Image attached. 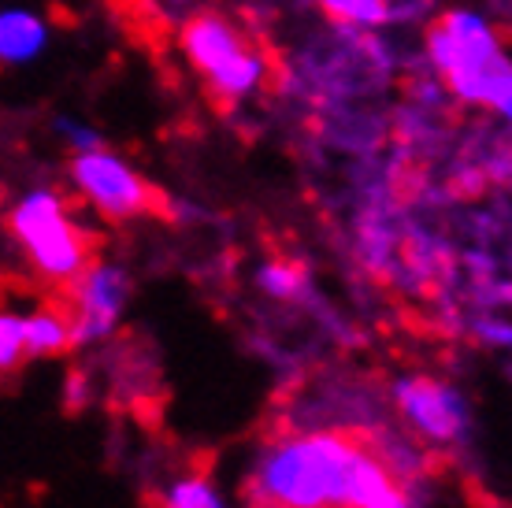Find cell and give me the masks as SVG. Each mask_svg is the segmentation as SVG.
Wrapping results in <instances>:
<instances>
[{
    "label": "cell",
    "mask_w": 512,
    "mask_h": 508,
    "mask_svg": "<svg viewBox=\"0 0 512 508\" xmlns=\"http://www.w3.org/2000/svg\"><path fill=\"white\" fill-rule=\"evenodd\" d=\"M412 460L368 431L286 438L260 457L249 486L253 508H416Z\"/></svg>",
    "instance_id": "1"
},
{
    "label": "cell",
    "mask_w": 512,
    "mask_h": 508,
    "mask_svg": "<svg viewBox=\"0 0 512 508\" xmlns=\"http://www.w3.org/2000/svg\"><path fill=\"white\" fill-rule=\"evenodd\" d=\"M397 405L412 427L427 434L431 442H453L468 427L464 401L435 379H405L397 386Z\"/></svg>",
    "instance_id": "7"
},
{
    "label": "cell",
    "mask_w": 512,
    "mask_h": 508,
    "mask_svg": "<svg viewBox=\"0 0 512 508\" xmlns=\"http://www.w3.org/2000/svg\"><path fill=\"white\" fill-rule=\"evenodd\" d=\"M260 286L268 293H275V297H294L305 286V279H301V267L279 260V264H268L260 271Z\"/></svg>",
    "instance_id": "11"
},
{
    "label": "cell",
    "mask_w": 512,
    "mask_h": 508,
    "mask_svg": "<svg viewBox=\"0 0 512 508\" xmlns=\"http://www.w3.org/2000/svg\"><path fill=\"white\" fill-rule=\"evenodd\" d=\"M8 230L34 275L52 286H71L97 264L93 238L56 190H26L8 212Z\"/></svg>",
    "instance_id": "4"
},
{
    "label": "cell",
    "mask_w": 512,
    "mask_h": 508,
    "mask_svg": "<svg viewBox=\"0 0 512 508\" xmlns=\"http://www.w3.org/2000/svg\"><path fill=\"white\" fill-rule=\"evenodd\" d=\"M15 356H19V360L26 356V319L4 316V323H0V360H4V371H8V375H12V368H15Z\"/></svg>",
    "instance_id": "12"
},
{
    "label": "cell",
    "mask_w": 512,
    "mask_h": 508,
    "mask_svg": "<svg viewBox=\"0 0 512 508\" xmlns=\"http://www.w3.org/2000/svg\"><path fill=\"white\" fill-rule=\"evenodd\" d=\"M423 60L438 89L464 108L490 112L512 78V45L494 19L475 8H449L423 30Z\"/></svg>",
    "instance_id": "2"
},
{
    "label": "cell",
    "mask_w": 512,
    "mask_h": 508,
    "mask_svg": "<svg viewBox=\"0 0 512 508\" xmlns=\"http://www.w3.org/2000/svg\"><path fill=\"white\" fill-rule=\"evenodd\" d=\"M56 138H64V145L71 153H86V149H97L101 138H97V130H90L86 123H78V119H56Z\"/></svg>",
    "instance_id": "13"
},
{
    "label": "cell",
    "mask_w": 512,
    "mask_h": 508,
    "mask_svg": "<svg viewBox=\"0 0 512 508\" xmlns=\"http://www.w3.org/2000/svg\"><path fill=\"white\" fill-rule=\"evenodd\" d=\"M153 508H223L216 490L208 483V471H193L190 479L171 483V490L153 497Z\"/></svg>",
    "instance_id": "10"
},
{
    "label": "cell",
    "mask_w": 512,
    "mask_h": 508,
    "mask_svg": "<svg viewBox=\"0 0 512 508\" xmlns=\"http://www.w3.org/2000/svg\"><path fill=\"white\" fill-rule=\"evenodd\" d=\"M490 115H498V123L512 134V78L505 82V89L498 93V101L490 108Z\"/></svg>",
    "instance_id": "14"
},
{
    "label": "cell",
    "mask_w": 512,
    "mask_h": 508,
    "mask_svg": "<svg viewBox=\"0 0 512 508\" xmlns=\"http://www.w3.org/2000/svg\"><path fill=\"white\" fill-rule=\"evenodd\" d=\"M179 52L190 71L223 104L256 97L271 75V60L234 19L219 12H193L179 26Z\"/></svg>",
    "instance_id": "3"
},
{
    "label": "cell",
    "mask_w": 512,
    "mask_h": 508,
    "mask_svg": "<svg viewBox=\"0 0 512 508\" xmlns=\"http://www.w3.org/2000/svg\"><path fill=\"white\" fill-rule=\"evenodd\" d=\"M71 301H67V316L75 323V342H93L108 334V327L116 323L119 308L127 301L130 282L127 275L112 264H93L78 282L67 286Z\"/></svg>",
    "instance_id": "6"
},
{
    "label": "cell",
    "mask_w": 512,
    "mask_h": 508,
    "mask_svg": "<svg viewBox=\"0 0 512 508\" xmlns=\"http://www.w3.org/2000/svg\"><path fill=\"white\" fill-rule=\"evenodd\" d=\"M67 171H71V186L78 197L112 223H130L156 208V190L149 186V178L104 145L75 153Z\"/></svg>",
    "instance_id": "5"
},
{
    "label": "cell",
    "mask_w": 512,
    "mask_h": 508,
    "mask_svg": "<svg viewBox=\"0 0 512 508\" xmlns=\"http://www.w3.org/2000/svg\"><path fill=\"white\" fill-rule=\"evenodd\" d=\"M49 41V19L41 12L26 8V4H12V8L0 12V60L8 67H26L41 60Z\"/></svg>",
    "instance_id": "8"
},
{
    "label": "cell",
    "mask_w": 512,
    "mask_h": 508,
    "mask_svg": "<svg viewBox=\"0 0 512 508\" xmlns=\"http://www.w3.org/2000/svg\"><path fill=\"white\" fill-rule=\"evenodd\" d=\"M320 12L349 34H372L394 23V0H316Z\"/></svg>",
    "instance_id": "9"
}]
</instances>
